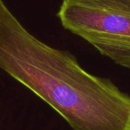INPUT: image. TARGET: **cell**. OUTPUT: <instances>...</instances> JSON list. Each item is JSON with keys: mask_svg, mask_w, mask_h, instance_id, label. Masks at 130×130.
Here are the masks:
<instances>
[{"mask_svg": "<svg viewBox=\"0 0 130 130\" xmlns=\"http://www.w3.org/2000/svg\"><path fill=\"white\" fill-rule=\"evenodd\" d=\"M0 69L29 88L73 130H130V95L91 74L75 56L40 41L0 0Z\"/></svg>", "mask_w": 130, "mask_h": 130, "instance_id": "obj_1", "label": "cell"}, {"mask_svg": "<svg viewBox=\"0 0 130 130\" xmlns=\"http://www.w3.org/2000/svg\"><path fill=\"white\" fill-rule=\"evenodd\" d=\"M62 27L130 70V0H63Z\"/></svg>", "mask_w": 130, "mask_h": 130, "instance_id": "obj_2", "label": "cell"}]
</instances>
